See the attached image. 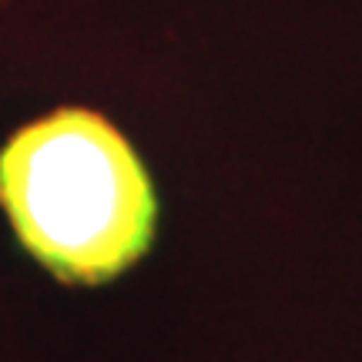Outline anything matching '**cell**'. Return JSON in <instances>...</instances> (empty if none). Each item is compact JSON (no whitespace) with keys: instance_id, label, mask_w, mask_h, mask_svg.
Returning a JSON list of instances; mask_svg holds the SVG:
<instances>
[{"instance_id":"obj_1","label":"cell","mask_w":362,"mask_h":362,"mask_svg":"<svg viewBox=\"0 0 362 362\" xmlns=\"http://www.w3.org/2000/svg\"><path fill=\"white\" fill-rule=\"evenodd\" d=\"M0 215L13 245L64 288H104L151 259L165 205L124 128L64 104L0 144Z\"/></svg>"}]
</instances>
